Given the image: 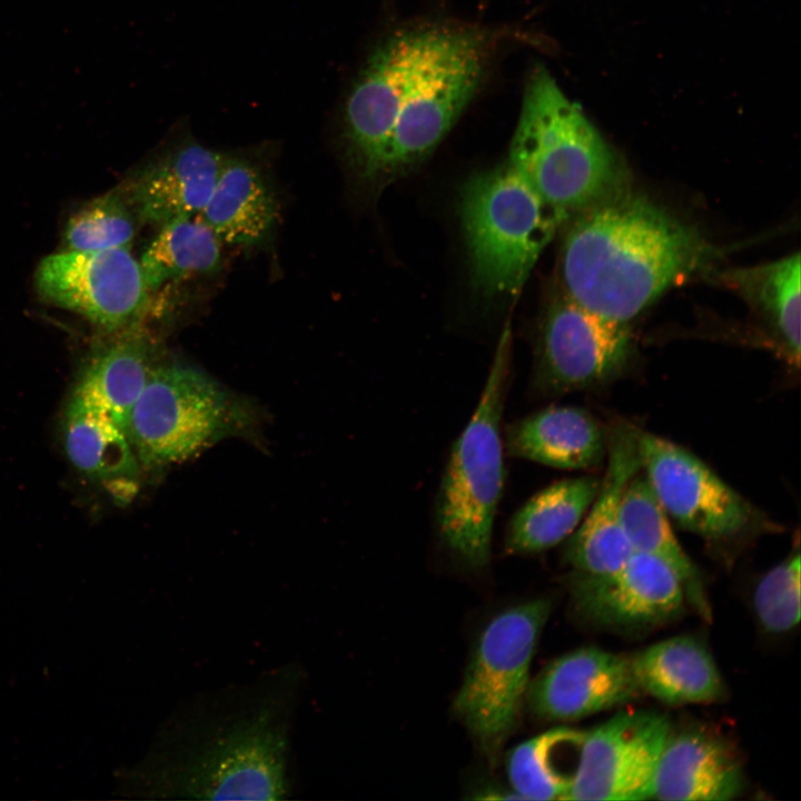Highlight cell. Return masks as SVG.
Returning <instances> with one entry per match:
<instances>
[{
	"label": "cell",
	"mask_w": 801,
	"mask_h": 801,
	"mask_svg": "<svg viewBox=\"0 0 801 801\" xmlns=\"http://www.w3.org/2000/svg\"><path fill=\"white\" fill-rule=\"evenodd\" d=\"M497 43L490 29L434 22L378 44L343 109L346 148L360 177L383 181L431 154L478 91Z\"/></svg>",
	"instance_id": "obj_1"
},
{
	"label": "cell",
	"mask_w": 801,
	"mask_h": 801,
	"mask_svg": "<svg viewBox=\"0 0 801 801\" xmlns=\"http://www.w3.org/2000/svg\"><path fill=\"white\" fill-rule=\"evenodd\" d=\"M715 256L692 226L624 192L578 212L562 247V283L580 305L629 323Z\"/></svg>",
	"instance_id": "obj_2"
},
{
	"label": "cell",
	"mask_w": 801,
	"mask_h": 801,
	"mask_svg": "<svg viewBox=\"0 0 801 801\" xmlns=\"http://www.w3.org/2000/svg\"><path fill=\"white\" fill-rule=\"evenodd\" d=\"M172 728L146 772L147 792L196 800H283L288 793L285 703L265 695L245 710Z\"/></svg>",
	"instance_id": "obj_3"
},
{
	"label": "cell",
	"mask_w": 801,
	"mask_h": 801,
	"mask_svg": "<svg viewBox=\"0 0 801 801\" xmlns=\"http://www.w3.org/2000/svg\"><path fill=\"white\" fill-rule=\"evenodd\" d=\"M506 164L567 217L626 192L623 164L543 67L526 81Z\"/></svg>",
	"instance_id": "obj_4"
},
{
	"label": "cell",
	"mask_w": 801,
	"mask_h": 801,
	"mask_svg": "<svg viewBox=\"0 0 801 801\" xmlns=\"http://www.w3.org/2000/svg\"><path fill=\"white\" fill-rule=\"evenodd\" d=\"M511 356L507 325L477 406L453 444L436 501L441 542L454 558L476 570L487 565L491 557L494 518L505 478L501 421Z\"/></svg>",
	"instance_id": "obj_5"
},
{
	"label": "cell",
	"mask_w": 801,
	"mask_h": 801,
	"mask_svg": "<svg viewBox=\"0 0 801 801\" xmlns=\"http://www.w3.org/2000/svg\"><path fill=\"white\" fill-rule=\"evenodd\" d=\"M459 215L473 284L487 296H515L568 218L506 162L471 177Z\"/></svg>",
	"instance_id": "obj_6"
},
{
	"label": "cell",
	"mask_w": 801,
	"mask_h": 801,
	"mask_svg": "<svg viewBox=\"0 0 801 801\" xmlns=\"http://www.w3.org/2000/svg\"><path fill=\"white\" fill-rule=\"evenodd\" d=\"M550 611L544 599L513 606L496 615L479 636L454 711L490 755L501 749L521 712Z\"/></svg>",
	"instance_id": "obj_7"
},
{
	"label": "cell",
	"mask_w": 801,
	"mask_h": 801,
	"mask_svg": "<svg viewBox=\"0 0 801 801\" xmlns=\"http://www.w3.org/2000/svg\"><path fill=\"white\" fill-rule=\"evenodd\" d=\"M241 421L231 397L204 373L182 365L155 367L131 408L127 436L147 466L182 462Z\"/></svg>",
	"instance_id": "obj_8"
},
{
	"label": "cell",
	"mask_w": 801,
	"mask_h": 801,
	"mask_svg": "<svg viewBox=\"0 0 801 801\" xmlns=\"http://www.w3.org/2000/svg\"><path fill=\"white\" fill-rule=\"evenodd\" d=\"M642 471L666 515L712 543L775 528L760 510L680 445L639 429Z\"/></svg>",
	"instance_id": "obj_9"
},
{
	"label": "cell",
	"mask_w": 801,
	"mask_h": 801,
	"mask_svg": "<svg viewBox=\"0 0 801 801\" xmlns=\"http://www.w3.org/2000/svg\"><path fill=\"white\" fill-rule=\"evenodd\" d=\"M632 355L629 323L595 314L563 291L541 325L533 385L544 395L604 385L624 372Z\"/></svg>",
	"instance_id": "obj_10"
},
{
	"label": "cell",
	"mask_w": 801,
	"mask_h": 801,
	"mask_svg": "<svg viewBox=\"0 0 801 801\" xmlns=\"http://www.w3.org/2000/svg\"><path fill=\"white\" fill-rule=\"evenodd\" d=\"M39 294L107 332L136 326L149 288L129 247L53 254L36 271Z\"/></svg>",
	"instance_id": "obj_11"
},
{
	"label": "cell",
	"mask_w": 801,
	"mask_h": 801,
	"mask_svg": "<svg viewBox=\"0 0 801 801\" xmlns=\"http://www.w3.org/2000/svg\"><path fill=\"white\" fill-rule=\"evenodd\" d=\"M668 719L650 711H623L585 731L568 800L652 799Z\"/></svg>",
	"instance_id": "obj_12"
},
{
	"label": "cell",
	"mask_w": 801,
	"mask_h": 801,
	"mask_svg": "<svg viewBox=\"0 0 801 801\" xmlns=\"http://www.w3.org/2000/svg\"><path fill=\"white\" fill-rule=\"evenodd\" d=\"M568 581L577 612L612 629L637 630L664 623L682 611L686 600L680 578L668 565L637 552L611 573L574 571Z\"/></svg>",
	"instance_id": "obj_13"
},
{
	"label": "cell",
	"mask_w": 801,
	"mask_h": 801,
	"mask_svg": "<svg viewBox=\"0 0 801 801\" xmlns=\"http://www.w3.org/2000/svg\"><path fill=\"white\" fill-rule=\"evenodd\" d=\"M642 691L630 659L597 647L551 662L527 688L532 710L548 720H574L624 704Z\"/></svg>",
	"instance_id": "obj_14"
},
{
	"label": "cell",
	"mask_w": 801,
	"mask_h": 801,
	"mask_svg": "<svg viewBox=\"0 0 801 801\" xmlns=\"http://www.w3.org/2000/svg\"><path fill=\"white\" fill-rule=\"evenodd\" d=\"M639 428L616 423L606 431V468L596 495L565 547V561L585 574L611 573L633 551L621 521L624 491L642 469Z\"/></svg>",
	"instance_id": "obj_15"
},
{
	"label": "cell",
	"mask_w": 801,
	"mask_h": 801,
	"mask_svg": "<svg viewBox=\"0 0 801 801\" xmlns=\"http://www.w3.org/2000/svg\"><path fill=\"white\" fill-rule=\"evenodd\" d=\"M222 160V155L187 141L151 162L130 187V201L140 220L162 226L198 216L212 192Z\"/></svg>",
	"instance_id": "obj_16"
},
{
	"label": "cell",
	"mask_w": 801,
	"mask_h": 801,
	"mask_svg": "<svg viewBox=\"0 0 801 801\" xmlns=\"http://www.w3.org/2000/svg\"><path fill=\"white\" fill-rule=\"evenodd\" d=\"M743 772L729 744L700 729L671 731L660 756L652 799L724 801L739 795Z\"/></svg>",
	"instance_id": "obj_17"
},
{
	"label": "cell",
	"mask_w": 801,
	"mask_h": 801,
	"mask_svg": "<svg viewBox=\"0 0 801 801\" xmlns=\"http://www.w3.org/2000/svg\"><path fill=\"white\" fill-rule=\"evenodd\" d=\"M508 455L563 469H586L602 463L607 436L586 411L550 406L510 424Z\"/></svg>",
	"instance_id": "obj_18"
},
{
	"label": "cell",
	"mask_w": 801,
	"mask_h": 801,
	"mask_svg": "<svg viewBox=\"0 0 801 801\" xmlns=\"http://www.w3.org/2000/svg\"><path fill=\"white\" fill-rule=\"evenodd\" d=\"M278 205L264 174L247 160H224L212 192L198 218L219 241L255 245L275 227Z\"/></svg>",
	"instance_id": "obj_19"
},
{
	"label": "cell",
	"mask_w": 801,
	"mask_h": 801,
	"mask_svg": "<svg viewBox=\"0 0 801 801\" xmlns=\"http://www.w3.org/2000/svg\"><path fill=\"white\" fill-rule=\"evenodd\" d=\"M630 662L640 690L669 704L712 702L724 693L712 655L693 636L652 644Z\"/></svg>",
	"instance_id": "obj_20"
},
{
	"label": "cell",
	"mask_w": 801,
	"mask_h": 801,
	"mask_svg": "<svg viewBox=\"0 0 801 801\" xmlns=\"http://www.w3.org/2000/svg\"><path fill=\"white\" fill-rule=\"evenodd\" d=\"M800 254L720 274L765 323L785 360L800 365Z\"/></svg>",
	"instance_id": "obj_21"
},
{
	"label": "cell",
	"mask_w": 801,
	"mask_h": 801,
	"mask_svg": "<svg viewBox=\"0 0 801 801\" xmlns=\"http://www.w3.org/2000/svg\"><path fill=\"white\" fill-rule=\"evenodd\" d=\"M65 447L73 466L118 495L137 476L127 434L101 409L72 395L65 415Z\"/></svg>",
	"instance_id": "obj_22"
},
{
	"label": "cell",
	"mask_w": 801,
	"mask_h": 801,
	"mask_svg": "<svg viewBox=\"0 0 801 801\" xmlns=\"http://www.w3.org/2000/svg\"><path fill=\"white\" fill-rule=\"evenodd\" d=\"M134 327L90 358L73 395L105 412L127 434L129 415L151 375V353Z\"/></svg>",
	"instance_id": "obj_23"
},
{
	"label": "cell",
	"mask_w": 801,
	"mask_h": 801,
	"mask_svg": "<svg viewBox=\"0 0 801 801\" xmlns=\"http://www.w3.org/2000/svg\"><path fill=\"white\" fill-rule=\"evenodd\" d=\"M600 481L595 476L566 478L534 494L512 516L505 536V551L537 553L565 540L582 522Z\"/></svg>",
	"instance_id": "obj_24"
},
{
	"label": "cell",
	"mask_w": 801,
	"mask_h": 801,
	"mask_svg": "<svg viewBox=\"0 0 801 801\" xmlns=\"http://www.w3.org/2000/svg\"><path fill=\"white\" fill-rule=\"evenodd\" d=\"M621 521L632 551L668 565L680 578L686 600L708 619L710 605L700 572L678 542L665 511L641 471L624 491Z\"/></svg>",
	"instance_id": "obj_25"
},
{
	"label": "cell",
	"mask_w": 801,
	"mask_h": 801,
	"mask_svg": "<svg viewBox=\"0 0 801 801\" xmlns=\"http://www.w3.org/2000/svg\"><path fill=\"white\" fill-rule=\"evenodd\" d=\"M584 735L560 726L514 748L507 761L514 792L526 800H568Z\"/></svg>",
	"instance_id": "obj_26"
},
{
	"label": "cell",
	"mask_w": 801,
	"mask_h": 801,
	"mask_svg": "<svg viewBox=\"0 0 801 801\" xmlns=\"http://www.w3.org/2000/svg\"><path fill=\"white\" fill-rule=\"evenodd\" d=\"M220 241L199 218L171 220L145 249L140 266L149 290L167 281L210 274L220 266Z\"/></svg>",
	"instance_id": "obj_27"
},
{
	"label": "cell",
	"mask_w": 801,
	"mask_h": 801,
	"mask_svg": "<svg viewBox=\"0 0 801 801\" xmlns=\"http://www.w3.org/2000/svg\"><path fill=\"white\" fill-rule=\"evenodd\" d=\"M134 217L116 192L93 198L68 219L65 243L68 250H106L129 247L135 236Z\"/></svg>",
	"instance_id": "obj_28"
},
{
	"label": "cell",
	"mask_w": 801,
	"mask_h": 801,
	"mask_svg": "<svg viewBox=\"0 0 801 801\" xmlns=\"http://www.w3.org/2000/svg\"><path fill=\"white\" fill-rule=\"evenodd\" d=\"M800 553L795 551L771 568L758 583L753 605L768 632L783 633L800 622Z\"/></svg>",
	"instance_id": "obj_29"
}]
</instances>
